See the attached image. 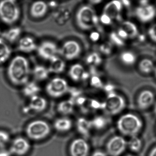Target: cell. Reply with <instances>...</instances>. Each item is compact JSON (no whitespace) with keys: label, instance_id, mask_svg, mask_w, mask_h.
<instances>
[{"label":"cell","instance_id":"1","mask_svg":"<svg viewBox=\"0 0 156 156\" xmlns=\"http://www.w3.org/2000/svg\"><path fill=\"white\" fill-rule=\"evenodd\" d=\"M7 73L8 78L12 83L16 86L26 84L30 77L29 62L23 56H15L9 64Z\"/></svg>","mask_w":156,"mask_h":156},{"label":"cell","instance_id":"2","mask_svg":"<svg viewBox=\"0 0 156 156\" xmlns=\"http://www.w3.org/2000/svg\"><path fill=\"white\" fill-rule=\"evenodd\" d=\"M143 126L141 119L134 114H125L118 120L117 126L119 132L125 136H136Z\"/></svg>","mask_w":156,"mask_h":156},{"label":"cell","instance_id":"3","mask_svg":"<svg viewBox=\"0 0 156 156\" xmlns=\"http://www.w3.org/2000/svg\"><path fill=\"white\" fill-rule=\"evenodd\" d=\"M51 132L48 122L42 119L33 120L27 125L25 132L27 136L33 140H41L46 138Z\"/></svg>","mask_w":156,"mask_h":156},{"label":"cell","instance_id":"4","mask_svg":"<svg viewBox=\"0 0 156 156\" xmlns=\"http://www.w3.org/2000/svg\"><path fill=\"white\" fill-rule=\"evenodd\" d=\"M20 9L15 1L0 2V20L7 24H12L19 20Z\"/></svg>","mask_w":156,"mask_h":156},{"label":"cell","instance_id":"5","mask_svg":"<svg viewBox=\"0 0 156 156\" xmlns=\"http://www.w3.org/2000/svg\"><path fill=\"white\" fill-rule=\"evenodd\" d=\"M76 23L83 30L92 29L97 23L98 20L93 9L89 6L80 8L76 14Z\"/></svg>","mask_w":156,"mask_h":156},{"label":"cell","instance_id":"6","mask_svg":"<svg viewBox=\"0 0 156 156\" xmlns=\"http://www.w3.org/2000/svg\"><path fill=\"white\" fill-rule=\"evenodd\" d=\"M126 107L125 99L121 96L112 92L108 93L105 101L103 103V109L109 115H117Z\"/></svg>","mask_w":156,"mask_h":156},{"label":"cell","instance_id":"7","mask_svg":"<svg viewBox=\"0 0 156 156\" xmlns=\"http://www.w3.org/2000/svg\"><path fill=\"white\" fill-rule=\"evenodd\" d=\"M45 88L47 94L54 98L61 97L69 90L66 80L61 77H56L52 79L47 83Z\"/></svg>","mask_w":156,"mask_h":156},{"label":"cell","instance_id":"8","mask_svg":"<svg viewBox=\"0 0 156 156\" xmlns=\"http://www.w3.org/2000/svg\"><path fill=\"white\" fill-rule=\"evenodd\" d=\"M127 146L126 140L121 136H114L106 144L107 153L110 156H119L124 152Z\"/></svg>","mask_w":156,"mask_h":156},{"label":"cell","instance_id":"9","mask_svg":"<svg viewBox=\"0 0 156 156\" xmlns=\"http://www.w3.org/2000/svg\"><path fill=\"white\" fill-rule=\"evenodd\" d=\"M82 51L80 44L76 41H67L59 49V53L65 59L73 60L80 55Z\"/></svg>","mask_w":156,"mask_h":156},{"label":"cell","instance_id":"10","mask_svg":"<svg viewBox=\"0 0 156 156\" xmlns=\"http://www.w3.org/2000/svg\"><path fill=\"white\" fill-rule=\"evenodd\" d=\"M31 148L29 140L23 137H17L11 143L9 150L12 155L23 156L29 152Z\"/></svg>","mask_w":156,"mask_h":156},{"label":"cell","instance_id":"11","mask_svg":"<svg viewBox=\"0 0 156 156\" xmlns=\"http://www.w3.org/2000/svg\"><path fill=\"white\" fill-rule=\"evenodd\" d=\"M38 55L42 59L50 61L57 56L59 49L55 43L50 41L43 42L37 47Z\"/></svg>","mask_w":156,"mask_h":156},{"label":"cell","instance_id":"12","mask_svg":"<svg viewBox=\"0 0 156 156\" xmlns=\"http://www.w3.org/2000/svg\"><path fill=\"white\" fill-rule=\"evenodd\" d=\"M89 149V144L85 140L77 138L70 143L69 151L70 156H88Z\"/></svg>","mask_w":156,"mask_h":156},{"label":"cell","instance_id":"13","mask_svg":"<svg viewBox=\"0 0 156 156\" xmlns=\"http://www.w3.org/2000/svg\"><path fill=\"white\" fill-rule=\"evenodd\" d=\"M156 10L152 5H147L138 7L136 14L138 19L142 22L146 23L153 20L156 15Z\"/></svg>","mask_w":156,"mask_h":156},{"label":"cell","instance_id":"14","mask_svg":"<svg viewBox=\"0 0 156 156\" xmlns=\"http://www.w3.org/2000/svg\"><path fill=\"white\" fill-rule=\"evenodd\" d=\"M155 100V95L152 91L145 90L140 92L137 98L138 106L140 109H146L152 105Z\"/></svg>","mask_w":156,"mask_h":156},{"label":"cell","instance_id":"15","mask_svg":"<svg viewBox=\"0 0 156 156\" xmlns=\"http://www.w3.org/2000/svg\"><path fill=\"white\" fill-rule=\"evenodd\" d=\"M69 76L72 80L78 82L86 80L89 77V74L85 71L83 66L79 64H76L70 67Z\"/></svg>","mask_w":156,"mask_h":156},{"label":"cell","instance_id":"16","mask_svg":"<svg viewBox=\"0 0 156 156\" xmlns=\"http://www.w3.org/2000/svg\"><path fill=\"white\" fill-rule=\"evenodd\" d=\"M48 9V4L44 2H35L31 6L30 13L33 18L40 19L45 16Z\"/></svg>","mask_w":156,"mask_h":156},{"label":"cell","instance_id":"17","mask_svg":"<svg viewBox=\"0 0 156 156\" xmlns=\"http://www.w3.org/2000/svg\"><path fill=\"white\" fill-rule=\"evenodd\" d=\"M122 9L121 2L114 1L108 3L104 9V13L108 15L112 20L116 19L119 16Z\"/></svg>","mask_w":156,"mask_h":156},{"label":"cell","instance_id":"18","mask_svg":"<svg viewBox=\"0 0 156 156\" xmlns=\"http://www.w3.org/2000/svg\"><path fill=\"white\" fill-rule=\"evenodd\" d=\"M18 50L24 53H30L37 49V44L33 38L26 36L20 39L18 43Z\"/></svg>","mask_w":156,"mask_h":156},{"label":"cell","instance_id":"19","mask_svg":"<svg viewBox=\"0 0 156 156\" xmlns=\"http://www.w3.org/2000/svg\"><path fill=\"white\" fill-rule=\"evenodd\" d=\"M47 106V100L44 98L39 95L31 98L29 102V107L30 109L36 112L44 111Z\"/></svg>","mask_w":156,"mask_h":156},{"label":"cell","instance_id":"20","mask_svg":"<svg viewBox=\"0 0 156 156\" xmlns=\"http://www.w3.org/2000/svg\"><path fill=\"white\" fill-rule=\"evenodd\" d=\"M53 126L55 129L58 132H68L73 127V121L67 117H62L54 121Z\"/></svg>","mask_w":156,"mask_h":156},{"label":"cell","instance_id":"21","mask_svg":"<svg viewBox=\"0 0 156 156\" xmlns=\"http://www.w3.org/2000/svg\"><path fill=\"white\" fill-rule=\"evenodd\" d=\"M50 65L48 68L50 73L59 74L64 72L66 64L63 60L58 57H54L50 61Z\"/></svg>","mask_w":156,"mask_h":156},{"label":"cell","instance_id":"22","mask_svg":"<svg viewBox=\"0 0 156 156\" xmlns=\"http://www.w3.org/2000/svg\"><path fill=\"white\" fill-rule=\"evenodd\" d=\"M22 31L20 28L14 27L9 29L2 34V38L10 43L16 42L20 36Z\"/></svg>","mask_w":156,"mask_h":156},{"label":"cell","instance_id":"23","mask_svg":"<svg viewBox=\"0 0 156 156\" xmlns=\"http://www.w3.org/2000/svg\"><path fill=\"white\" fill-rule=\"evenodd\" d=\"M11 50L7 42L0 37V65L6 62L11 55Z\"/></svg>","mask_w":156,"mask_h":156},{"label":"cell","instance_id":"24","mask_svg":"<svg viewBox=\"0 0 156 156\" xmlns=\"http://www.w3.org/2000/svg\"><path fill=\"white\" fill-rule=\"evenodd\" d=\"M41 91V88L35 82H31L27 83L23 89V93L25 96L31 98L38 95Z\"/></svg>","mask_w":156,"mask_h":156},{"label":"cell","instance_id":"25","mask_svg":"<svg viewBox=\"0 0 156 156\" xmlns=\"http://www.w3.org/2000/svg\"><path fill=\"white\" fill-rule=\"evenodd\" d=\"M50 72L48 68L42 65H37L33 70V74L35 79L44 81L48 78Z\"/></svg>","mask_w":156,"mask_h":156},{"label":"cell","instance_id":"26","mask_svg":"<svg viewBox=\"0 0 156 156\" xmlns=\"http://www.w3.org/2000/svg\"><path fill=\"white\" fill-rule=\"evenodd\" d=\"M74 103L72 100H65L60 102L57 107L58 111L63 115H68L73 112Z\"/></svg>","mask_w":156,"mask_h":156},{"label":"cell","instance_id":"27","mask_svg":"<svg viewBox=\"0 0 156 156\" xmlns=\"http://www.w3.org/2000/svg\"><path fill=\"white\" fill-rule=\"evenodd\" d=\"M77 128L78 131L83 135H87L92 128L91 121L85 118L78 119L77 122Z\"/></svg>","mask_w":156,"mask_h":156},{"label":"cell","instance_id":"28","mask_svg":"<svg viewBox=\"0 0 156 156\" xmlns=\"http://www.w3.org/2000/svg\"><path fill=\"white\" fill-rule=\"evenodd\" d=\"M139 68L142 73L147 74L150 73L153 71L154 69V64L150 59L145 58L140 62Z\"/></svg>","mask_w":156,"mask_h":156},{"label":"cell","instance_id":"29","mask_svg":"<svg viewBox=\"0 0 156 156\" xmlns=\"http://www.w3.org/2000/svg\"><path fill=\"white\" fill-rule=\"evenodd\" d=\"M121 28L127 33L129 38H134L137 35L138 33L136 26L131 22H124L122 23Z\"/></svg>","mask_w":156,"mask_h":156},{"label":"cell","instance_id":"30","mask_svg":"<svg viewBox=\"0 0 156 156\" xmlns=\"http://www.w3.org/2000/svg\"><path fill=\"white\" fill-rule=\"evenodd\" d=\"M92 128L100 130L103 129L107 126L108 120L105 117L103 116H97L95 117L91 121Z\"/></svg>","mask_w":156,"mask_h":156},{"label":"cell","instance_id":"31","mask_svg":"<svg viewBox=\"0 0 156 156\" xmlns=\"http://www.w3.org/2000/svg\"><path fill=\"white\" fill-rule=\"evenodd\" d=\"M127 146L131 151L138 152L142 147V141L137 136L131 137V138L127 143Z\"/></svg>","mask_w":156,"mask_h":156},{"label":"cell","instance_id":"32","mask_svg":"<svg viewBox=\"0 0 156 156\" xmlns=\"http://www.w3.org/2000/svg\"><path fill=\"white\" fill-rule=\"evenodd\" d=\"M120 60L122 62L127 65H131L135 63L136 58L132 53L129 51L124 52L120 55Z\"/></svg>","mask_w":156,"mask_h":156},{"label":"cell","instance_id":"33","mask_svg":"<svg viewBox=\"0 0 156 156\" xmlns=\"http://www.w3.org/2000/svg\"><path fill=\"white\" fill-rule=\"evenodd\" d=\"M102 59L100 55L97 53L89 55L86 58V62L91 65H98L101 63Z\"/></svg>","mask_w":156,"mask_h":156},{"label":"cell","instance_id":"34","mask_svg":"<svg viewBox=\"0 0 156 156\" xmlns=\"http://www.w3.org/2000/svg\"><path fill=\"white\" fill-rule=\"evenodd\" d=\"M10 136L7 131L0 130V148L5 147V146L9 142Z\"/></svg>","mask_w":156,"mask_h":156},{"label":"cell","instance_id":"35","mask_svg":"<svg viewBox=\"0 0 156 156\" xmlns=\"http://www.w3.org/2000/svg\"><path fill=\"white\" fill-rule=\"evenodd\" d=\"M100 50L102 53L105 55H108L112 51V44L110 43L107 42L104 43L100 46Z\"/></svg>","mask_w":156,"mask_h":156},{"label":"cell","instance_id":"36","mask_svg":"<svg viewBox=\"0 0 156 156\" xmlns=\"http://www.w3.org/2000/svg\"><path fill=\"white\" fill-rule=\"evenodd\" d=\"M110 39L113 44L118 46H122L124 44L123 40L120 39L115 33L113 32L110 34Z\"/></svg>","mask_w":156,"mask_h":156},{"label":"cell","instance_id":"37","mask_svg":"<svg viewBox=\"0 0 156 156\" xmlns=\"http://www.w3.org/2000/svg\"><path fill=\"white\" fill-rule=\"evenodd\" d=\"M91 85L95 88H101L103 86V83L98 76H94L92 77L90 81Z\"/></svg>","mask_w":156,"mask_h":156},{"label":"cell","instance_id":"38","mask_svg":"<svg viewBox=\"0 0 156 156\" xmlns=\"http://www.w3.org/2000/svg\"><path fill=\"white\" fill-rule=\"evenodd\" d=\"M100 21L105 25H109L112 23V19L107 14L103 13L100 18Z\"/></svg>","mask_w":156,"mask_h":156},{"label":"cell","instance_id":"39","mask_svg":"<svg viewBox=\"0 0 156 156\" xmlns=\"http://www.w3.org/2000/svg\"><path fill=\"white\" fill-rule=\"evenodd\" d=\"M148 34L151 39L156 42V24L153 25L149 29Z\"/></svg>","mask_w":156,"mask_h":156},{"label":"cell","instance_id":"40","mask_svg":"<svg viewBox=\"0 0 156 156\" xmlns=\"http://www.w3.org/2000/svg\"><path fill=\"white\" fill-rule=\"evenodd\" d=\"M117 34L118 35L120 39L123 40V41L129 38L128 35L127 33L121 28L118 30Z\"/></svg>","mask_w":156,"mask_h":156},{"label":"cell","instance_id":"41","mask_svg":"<svg viewBox=\"0 0 156 156\" xmlns=\"http://www.w3.org/2000/svg\"><path fill=\"white\" fill-rule=\"evenodd\" d=\"M91 105L93 108L95 109H98V108L103 109V103H100L97 100H91Z\"/></svg>","mask_w":156,"mask_h":156},{"label":"cell","instance_id":"42","mask_svg":"<svg viewBox=\"0 0 156 156\" xmlns=\"http://www.w3.org/2000/svg\"><path fill=\"white\" fill-rule=\"evenodd\" d=\"M9 150L4 148H0V156H12Z\"/></svg>","mask_w":156,"mask_h":156},{"label":"cell","instance_id":"43","mask_svg":"<svg viewBox=\"0 0 156 156\" xmlns=\"http://www.w3.org/2000/svg\"><path fill=\"white\" fill-rule=\"evenodd\" d=\"M99 38H100V35L98 33L96 32L92 33L90 35V38L92 41H98Z\"/></svg>","mask_w":156,"mask_h":156},{"label":"cell","instance_id":"44","mask_svg":"<svg viewBox=\"0 0 156 156\" xmlns=\"http://www.w3.org/2000/svg\"><path fill=\"white\" fill-rule=\"evenodd\" d=\"M91 156H107V154L102 151L97 150L93 152Z\"/></svg>","mask_w":156,"mask_h":156},{"label":"cell","instance_id":"45","mask_svg":"<svg viewBox=\"0 0 156 156\" xmlns=\"http://www.w3.org/2000/svg\"><path fill=\"white\" fill-rule=\"evenodd\" d=\"M114 88L113 86L110 84L107 85L105 87V90L107 92H108V93L113 92V90Z\"/></svg>","mask_w":156,"mask_h":156},{"label":"cell","instance_id":"46","mask_svg":"<svg viewBox=\"0 0 156 156\" xmlns=\"http://www.w3.org/2000/svg\"><path fill=\"white\" fill-rule=\"evenodd\" d=\"M149 156H156V146L150 152Z\"/></svg>","mask_w":156,"mask_h":156},{"label":"cell","instance_id":"47","mask_svg":"<svg viewBox=\"0 0 156 156\" xmlns=\"http://www.w3.org/2000/svg\"><path fill=\"white\" fill-rule=\"evenodd\" d=\"M121 2H122V5L123 4L126 6H128L130 4V2L129 1H123Z\"/></svg>","mask_w":156,"mask_h":156},{"label":"cell","instance_id":"48","mask_svg":"<svg viewBox=\"0 0 156 156\" xmlns=\"http://www.w3.org/2000/svg\"><path fill=\"white\" fill-rule=\"evenodd\" d=\"M102 1H91V2L94 4H98V3H100Z\"/></svg>","mask_w":156,"mask_h":156},{"label":"cell","instance_id":"49","mask_svg":"<svg viewBox=\"0 0 156 156\" xmlns=\"http://www.w3.org/2000/svg\"><path fill=\"white\" fill-rule=\"evenodd\" d=\"M154 114H155V115H156V104H155V106H154Z\"/></svg>","mask_w":156,"mask_h":156},{"label":"cell","instance_id":"50","mask_svg":"<svg viewBox=\"0 0 156 156\" xmlns=\"http://www.w3.org/2000/svg\"><path fill=\"white\" fill-rule=\"evenodd\" d=\"M155 76H156V69H155Z\"/></svg>","mask_w":156,"mask_h":156},{"label":"cell","instance_id":"51","mask_svg":"<svg viewBox=\"0 0 156 156\" xmlns=\"http://www.w3.org/2000/svg\"><path fill=\"white\" fill-rule=\"evenodd\" d=\"M132 156V155H127V156Z\"/></svg>","mask_w":156,"mask_h":156},{"label":"cell","instance_id":"52","mask_svg":"<svg viewBox=\"0 0 156 156\" xmlns=\"http://www.w3.org/2000/svg\"><path fill=\"white\" fill-rule=\"evenodd\" d=\"M0 34H1V30H0Z\"/></svg>","mask_w":156,"mask_h":156}]
</instances>
